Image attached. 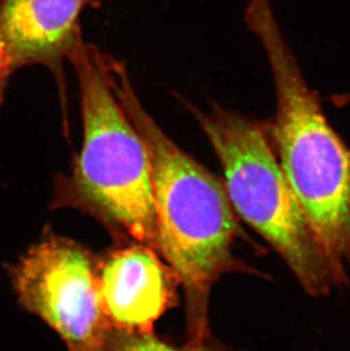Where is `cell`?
Masks as SVG:
<instances>
[{
  "label": "cell",
  "mask_w": 350,
  "mask_h": 351,
  "mask_svg": "<svg viewBox=\"0 0 350 351\" xmlns=\"http://www.w3.org/2000/svg\"><path fill=\"white\" fill-rule=\"evenodd\" d=\"M104 63L113 91L148 150L159 254L185 291V346L200 350L211 345V289L223 275L239 271L232 254L240 233L235 209L224 183L180 149L145 112L124 64L107 53Z\"/></svg>",
  "instance_id": "6da1fadb"
},
{
  "label": "cell",
  "mask_w": 350,
  "mask_h": 351,
  "mask_svg": "<svg viewBox=\"0 0 350 351\" xmlns=\"http://www.w3.org/2000/svg\"><path fill=\"white\" fill-rule=\"evenodd\" d=\"M245 21L261 41L277 95L268 140L338 285L350 282V148L331 126L279 27L270 0H249Z\"/></svg>",
  "instance_id": "7a4b0ae2"
},
{
  "label": "cell",
  "mask_w": 350,
  "mask_h": 351,
  "mask_svg": "<svg viewBox=\"0 0 350 351\" xmlns=\"http://www.w3.org/2000/svg\"><path fill=\"white\" fill-rule=\"evenodd\" d=\"M67 60L79 82L83 145L58 189L60 205L81 208L159 254L148 150L113 91L104 53L82 41Z\"/></svg>",
  "instance_id": "3957f363"
},
{
  "label": "cell",
  "mask_w": 350,
  "mask_h": 351,
  "mask_svg": "<svg viewBox=\"0 0 350 351\" xmlns=\"http://www.w3.org/2000/svg\"><path fill=\"white\" fill-rule=\"evenodd\" d=\"M185 105L209 138L224 173L232 207L283 259L308 295L337 287L268 140L264 122L215 105L209 112Z\"/></svg>",
  "instance_id": "277c9868"
},
{
  "label": "cell",
  "mask_w": 350,
  "mask_h": 351,
  "mask_svg": "<svg viewBox=\"0 0 350 351\" xmlns=\"http://www.w3.org/2000/svg\"><path fill=\"white\" fill-rule=\"evenodd\" d=\"M21 305L60 335L70 351H97L113 328L100 302L93 258L69 239L48 234L10 267Z\"/></svg>",
  "instance_id": "5b68a950"
},
{
  "label": "cell",
  "mask_w": 350,
  "mask_h": 351,
  "mask_svg": "<svg viewBox=\"0 0 350 351\" xmlns=\"http://www.w3.org/2000/svg\"><path fill=\"white\" fill-rule=\"evenodd\" d=\"M98 275L100 302L119 331L152 335L156 321L176 300L178 276L155 250L131 245L113 252Z\"/></svg>",
  "instance_id": "8992f818"
},
{
  "label": "cell",
  "mask_w": 350,
  "mask_h": 351,
  "mask_svg": "<svg viewBox=\"0 0 350 351\" xmlns=\"http://www.w3.org/2000/svg\"><path fill=\"white\" fill-rule=\"evenodd\" d=\"M100 0H0V41L15 69L48 67L62 80L63 63L80 43V19Z\"/></svg>",
  "instance_id": "52a82bcc"
},
{
  "label": "cell",
  "mask_w": 350,
  "mask_h": 351,
  "mask_svg": "<svg viewBox=\"0 0 350 351\" xmlns=\"http://www.w3.org/2000/svg\"><path fill=\"white\" fill-rule=\"evenodd\" d=\"M97 351H220L215 349L213 346L206 348L197 349L183 347L178 348L174 346L169 345L165 341L156 338L152 335H140V333H130V332L119 331L113 328L109 332L104 345Z\"/></svg>",
  "instance_id": "ba28073f"
},
{
  "label": "cell",
  "mask_w": 350,
  "mask_h": 351,
  "mask_svg": "<svg viewBox=\"0 0 350 351\" xmlns=\"http://www.w3.org/2000/svg\"><path fill=\"white\" fill-rule=\"evenodd\" d=\"M16 70L14 66L13 60L7 51L6 47L0 41V104L3 103L7 84L10 81V75Z\"/></svg>",
  "instance_id": "9c48e42d"
},
{
  "label": "cell",
  "mask_w": 350,
  "mask_h": 351,
  "mask_svg": "<svg viewBox=\"0 0 350 351\" xmlns=\"http://www.w3.org/2000/svg\"><path fill=\"white\" fill-rule=\"evenodd\" d=\"M330 101L334 107L341 108V107L349 106L350 105V91L345 93H334L331 95Z\"/></svg>",
  "instance_id": "30bf717a"
}]
</instances>
